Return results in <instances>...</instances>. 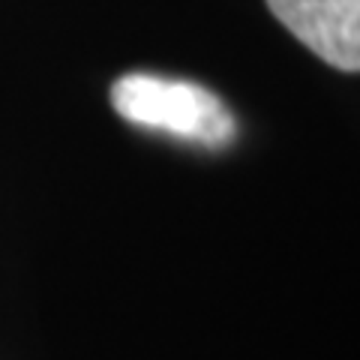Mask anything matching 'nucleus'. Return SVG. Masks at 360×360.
Segmentation results:
<instances>
[{"mask_svg":"<svg viewBox=\"0 0 360 360\" xmlns=\"http://www.w3.org/2000/svg\"><path fill=\"white\" fill-rule=\"evenodd\" d=\"M111 105L139 129L165 132L201 148H229L238 139V120L205 84L186 78L129 72L111 84Z\"/></svg>","mask_w":360,"mask_h":360,"instance_id":"1","label":"nucleus"},{"mask_svg":"<svg viewBox=\"0 0 360 360\" xmlns=\"http://www.w3.org/2000/svg\"><path fill=\"white\" fill-rule=\"evenodd\" d=\"M291 37L340 72H360V0H267Z\"/></svg>","mask_w":360,"mask_h":360,"instance_id":"2","label":"nucleus"}]
</instances>
